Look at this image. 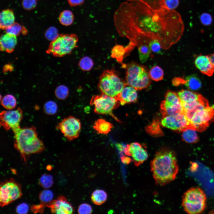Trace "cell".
Instances as JSON below:
<instances>
[{
    "instance_id": "cell-1",
    "label": "cell",
    "mask_w": 214,
    "mask_h": 214,
    "mask_svg": "<svg viewBox=\"0 0 214 214\" xmlns=\"http://www.w3.org/2000/svg\"><path fill=\"white\" fill-rule=\"evenodd\" d=\"M113 17L118 34L128 38L132 48L156 40L162 49H168L180 40L184 29L176 10L167 8L154 11L137 1L122 3Z\"/></svg>"
},
{
    "instance_id": "cell-2",
    "label": "cell",
    "mask_w": 214,
    "mask_h": 214,
    "mask_svg": "<svg viewBox=\"0 0 214 214\" xmlns=\"http://www.w3.org/2000/svg\"><path fill=\"white\" fill-rule=\"evenodd\" d=\"M150 165L155 183L160 185H165L174 180L179 171L176 154L167 148L158 152Z\"/></svg>"
},
{
    "instance_id": "cell-3",
    "label": "cell",
    "mask_w": 214,
    "mask_h": 214,
    "mask_svg": "<svg viewBox=\"0 0 214 214\" xmlns=\"http://www.w3.org/2000/svg\"><path fill=\"white\" fill-rule=\"evenodd\" d=\"M13 132L14 147L24 160L26 156L41 152L44 150V145L38 137L34 127H20Z\"/></svg>"
},
{
    "instance_id": "cell-4",
    "label": "cell",
    "mask_w": 214,
    "mask_h": 214,
    "mask_svg": "<svg viewBox=\"0 0 214 214\" xmlns=\"http://www.w3.org/2000/svg\"><path fill=\"white\" fill-rule=\"evenodd\" d=\"M206 195L201 188L192 187L184 193L182 205L185 211L188 214L200 213L206 208Z\"/></svg>"
},
{
    "instance_id": "cell-5",
    "label": "cell",
    "mask_w": 214,
    "mask_h": 214,
    "mask_svg": "<svg viewBox=\"0 0 214 214\" xmlns=\"http://www.w3.org/2000/svg\"><path fill=\"white\" fill-rule=\"evenodd\" d=\"M125 81L127 86H132L136 90L147 88L151 81L149 73L144 67L135 62L126 66Z\"/></svg>"
},
{
    "instance_id": "cell-6",
    "label": "cell",
    "mask_w": 214,
    "mask_h": 214,
    "mask_svg": "<svg viewBox=\"0 0 214 214\" xmlns=\"http://www.w3.org/2000/svg\"><path fill=\"white\" fill-rule=\"evenodd\" d=\"M127 86L114 70H107L100 75L98 88L101 93L115 97Z\"/></svg>"
},
{
    "instance_id": "cell-7",
    "label": "cell",
    "mask_w": 214,
    "mask_h": 214,
    "mask_svg": "<svg viewBox=\"0 0 214 214\" xmlns=\"http://www.w3.org/2000/svg\"><path fill=\"white\" fill-rule=\"evenodd\" d=\"M184 114L191 128L197 131H204L214 121V109L209 106L202 107Z\"/></svg>"
},
{
    "instance_id": "cell-8",
    "label": "cell",
    "mask_w": 214,
    "mask_h": 214,
    "mask_svg": "<svg viewBox=\"0 0 214 214\" xmlns=\"http://www.w3.org/2000/svg\"><path fill=\"white\" fill-rule=\"evenodd\" d=\"M78 40L77 36L74 34L59 35L51 42L47 52L57 57L69 54L77 47Z\"/></svg>"
},
{
    "instance_id": "cell-9",
    "label": "cell",
    "mask_w": 214,
    "mask_h": 214,
    "mask_svg": "<svg viewBox=\"0 0 214 214\" xmlns=\"http://www.w3.org/2000/svg\"><path fill=\"white\" fill-rule=\"evenodd\" d=\"M90 104L94 106V111L96 113L110 115L119 121L112 113L113 111L118 107L120 104L116 97L101 93L100 95L92 96L90 100Z\"/></svg>"
},
{
    "instance_id": "cell-10",
    "label": "cell",
    "mask_w": 214,
    "mask_h": 214,
    "mask_svg": "<svg viewBox=\"0 0 214 214\" xmlns=\"http://www.w3.org/2000/svg\"><path fill=\"white\" fill-rule=\"evenodd\" d=\"M20 185L13 179L3 182L0 188V204L3 207L21 197Z\"/></svg>"
},
{
    "instance_id": "cell-11",
    "label": "cell",
    "mask_w": 214,
    "mask_h": 214,
    "mask_svg": "<svg viewBox=\"0 0 214 214\" xmlns=\"http://www.w3.org/2000/svg\"><path fill=\"white\" fill-rule=\"evenodd\" d=\"M57 128L68 141H71L79 137L81 124L79 119L70 116L64 119L58 124Z\"/></svg>"
},
{
    "instance_id": "cell-12",
    "label": "cell",
    "mask_w": 214,
    "mask_h": 214,
    "mask_svg": "<svg viewBox=\"0 0 214 214\" xmlns=\"http://www.w3.org/2000/svg\"><path fill=\"white\" fill-rule=\"evenodd\" d=\"M23 116L21 109L4 110L0 114V124L6 130L10 129L13 131L20 127V124Z\"/></svg>"
},
{
    "instance_id": "cell-13",
    "label": "cell",
    "mask_w": 214,
    "mask_h": 214,
    "mask_svg": "<svg viewBox=\"0 0 214 214\" xmlns=\"http://www.w3.org/2000/svg\"><path fill=\"white\" fill-rule=\"evenodd\" d=\"M162 125L178 132H182L188 128H191L190 122L184 113L163 117Z\"/></svg>"
},
{
    "instance_id": "cell-14",
    "label": "cell",
    "mask_w": 214,
    "mask_h": 214,
    "mask_svg": "<svg viewBox=\"0 0 214 214\" xmlns=\"http://www.w3.org/2000/svg\"><path fill=\"white\" fill-rule=\"evenodd\" d=\"M125 154L132 157L134 164L138 166L147 159L148 155L147 151L139 143L133 142L127 145L124 149Z\"/></svg>"
},
{
    "instance_id": "cell-15",
    "label": "cell",
    "mask_w": 214,
    "mask_h": 214,
    "mask_svg": "<svg viewBox=\"0 0 214 214\" xmlns=\"http://www.w3.org/2000/svg\"><path fill=\"white\" fill-rule=\"evenodd\" d=\"M177 94L184 111L192 109L205 98L199 94L190 90H182Z\"/></svg>"
},
{
    "instance_id": "cell-16",
    "label": "cell",
    "mask_w": 214,
    "mask_h": 214,
    "mask_svg": "<svg viewBox=\"0 0 214 214\" xmlns=\"http://www.w3.org/2000/svg\"><path fill=\"white\" fill-rule=\"evenodd\" d=\"M53 213L71 214L73 213L75 208L67 198L62 196H59L46 204Z\"/></svg>"
},
{
    "instance_id": "cell-17",
    "label": "cell",
    "mask_w": 214,
    "mask_h": 214,
    "mask_svg": "<svg viewBox=\"0 0 214 214\" xmlns=\"http://www.w3.org/2000/svg\"><path fill=\"white\" fill-rule=\"evenodd\" d=\"M194 62L196 67L202 74L208 76H211L213 74L214 67L210 56L198 55L195 58Z\"/></svg>"
},
{
    "instance_id": "cell-18",
    "label": "cell",
    "mask_w": 214,
    "mask_h": 214,
    "mask_svg": "<svg viewBox=\"0 0 214 214\" xmlns=\"http://www.w3.org/2000/svg\"><path fill=\"white\" fill-rule=\"evenodd\" d=\"M127 86L115 97L122 105L135 102L137 100L136 90L132 86Z\"/></svg>"
},
{
    "instance_id": "cell-19",
    "label": "cell",
    "mask_w": 214,
    "mask_h": 214,
    "mask_svg": "<svg viewBox=\"0 0 214 214\" xmlns=\"http://www.w3.org/2000/svg\"><path fill=\"white\" fill-rule=\"evenodd\" d=\"M160 111L163 117L184 113L181 103L174 104L166 100L163 101L161 103Z\"/></svg>"
},
{
    "instance_id": "cell-20",
    "label": "cell",
    "mask_w": 214,
    "mask_h": 214,
    "mask_svg": "<svg viewBox=\"0 0 214 214\" xmlns=\"http://www.w3.org/2000/svg\"><path fill=\"white\" fill-rule=\"evenodd\" d=\"M17 43L16 36L6 33L3 35L0 40V49L2 51L12 52L14 50Z\"/></svg>"
},
{
    "instance_id": "cell-21",
    "label": "cell",
    "mask_w": 214,
    "mask_h": 214,
    "mask_svg": "<svg viewBox=\"0 0 214 214\" xmlns=\"http://www.w3.org/2000/svg\"><path fill=\"white\" fill-rule=\"evenodd\" d=\"M15 18L12 10L7 9L3 10L0 15V27L3 30L6 29L15 23Z\"/></svg>"
},
{
    "instance_id": "cell-22",
    "label": "cell",
    "mask_w": 214,
    "mask_h": 214,
    "mask_svg": "<svg viewBox=\"0 0 214 214\" xmlns=\"http://www.w3.org/2000/svg\"><path fill=\"white\" fill-rule=\"evenodd\" d=\"M113 125L111 123L103 119H99L96 121L93 128L97 133L101 134H107L111 130Z\"/></svg>"
},
{
    "instance_id": "cell-23",
    "label": "cell",
    "mask_w": 214,
    "mask_h": 214,
    "mask_svg": "<svg viewBox=\"0 0 214 214\" xmlns=\"http://www.w3.org/2000/svg\"><path fill=\"white\" fill-rule=\"evenodd\" d=\"M129 2L139 1L154 11L160 10L168 8L165 0H126Z\"/></svg>"
},
{
    "instance_id": "cell-24",
    "label": "cell",
    "mask_w": 214,
    "mask_h": 214,
    "mask_svg": "<svg viewBox=\"0 0 214 214\" xmlns=\"http://www.w3.org/2000/svg\"><path fill=\"white\" fill-rule=\"evenodd\" d=\"M183 84L188 89L192 91L198 90L202 85L199 78L194 75L186 77L183 80Z\"/></svg>"
},
{
    "instance_id": "cell-25",
    "label": "cell",
    "mask_w": 214,
    "mask_h": 214,
    "mask_svg": "<svg viewBox=\"0 0 214 214\" xmlns=\"http://www.w3.org/2000/svg\"><path fill=\"white\" fill-rule=\"evenodd\" d=\"M196 130L191 128H188L183 131L181 135L183 140L188 143H195L199 140Z\"/></svg>"
},
{
    "instance_id": "cell-26",
    "label": "cell",
    "mask_w": 214,
    "mask_h": 214,
    "mask_svg": "<svg viewBox=\"0 0 214 214\" xmlns=\"http://www.w3.org/2000/svg\"><path fill=\"white\" fill-rule=\"evenodd\" d=\"M107 198L106 193L101 189L95 191L92 193L91 196V199L92 202L97 205H100L105 203Z\"/></svg>"
},
{
    "instance_id": "cell-27",
    "label": "cell",
    "mask_w": 214,
    "mask_h": 214,
    "mask_svg": "<svg viewBox=\"0 0 214 214\" xmlns=\"http://www.w3.org/2000/svg\"><path fill=\"white\" fill-rule=\"evenodd\" d=\"M145 130L148 133L154 136H160L163 134L160 127L159 122L157 119H154L146 128Z\"/></svg>"
},
{
    "instance_id": "cell-28",
    "label": "cell",
    "mask_w": 214,
    "mask_h": 214,
    "mask_svg": "<svg viewBox=\"0 0 214 214\" xmlns=\"http://www.w3.org/2000/svg\"><path fill=\"white\" fill-rule=\"evenodd\" d=\"M1 104L7 110H12L16 106V100L13 95L8 94L3 97L1 100Z\"/></svg>"
},
{
    "instance_id": "cell-29",
    "label": "cell",
    "mask_w": 214,
    "mask_h": 214,
    "mask_svg": "<svg viewBox=\"0 0 214 214\" xmlns=\"http://www.w3.org/2000/svg\"><path fill=\"white\" fill-rule=\"evenodd\" d=\"M59 20L60 23L65 26H68L73 23L74 20V16L72 12L70 10H65L60 13Z\"/></svg>"
},
{
    "instance_id": "cell-30",
    "label": "cell",
    "mask_w": 214,
    "mask_h": 214,
    "mask_svg": "<svg viewBox=\"0 0 214 214\" xmlns=\"http://www.w3.org/2000/svg\"><path fill=\"white\" fill-rule=\"evenodd\" d=\"M148 73L150 78L153 81H158L163 79L164 74L163 71L158 66H155L152 67Z\"/></svg>"
},
{
    "instance_id": "cell-31",
    "label": "cell",
    "mask_w": 214,
    "mask_h": 214,
    "mask_svg": "<svg viewBox=\"0 0 214 214\" xmlns=\"http://www.w3.org/2000/svg\"><path fill=\"white\" fill-rule=\"evenodd\" d=\"M137 47L140 60L142 63H144L147 60L151 52L149 45L143 44Z\"/></svg>"
},
{
    "instance_id": "cell-32",
    "label": "cell",
    "mask_w": 214,
    "mask_h": 214,
    "mask_svg": "<svg viewBox=\"0 0 214 214\" xmlns=\"http://www.w3.org/2000/svg\"><path fill=\"white\" fill-rule=\"evenodd\" d=\"M69 93L68 88L65 86L60 85L58 86L56 89L55 95L58 99L63 100L66 98Z\"/></svg>"
},
{
    "instance_id": "cell-33",
    "label": "cell",
    "mask_w": 214,
    "mask_h": 214,
    "mask_svg": "<svg viewBox=\"0 0 214 214\" xmlns=\"http://www.w3.org/2000/svg\"><path fill=\"white\" fill-rule=\"evenodd\" d=\"M58 106L56 103L53 101L46 102L43 106V110L45 113L49 115L55 114L57 111Z\"/></svg>"
},
{
    "instance_id": "cell-34",
    "label": "cell",
    "mask_w": 214,
    "mask_h": 214,
    "mask_svg": "<svg viewBox=\"0 0 214 214\" xmlns=\"http://www.w3.org/2000/svg\"><path fill=\"white\" fill-rule=\"evenodd\" d=\"M93 65L92 60L89 57L82 58L79 61L78 65L81 69L84 71H89L92 68Z\"/></svg>"
},
{
    "instance_id": "cell-35",
    "label": "cell",
    "mask_w": 214,
    "mask_h": 214,
    "mask_svg": "<svg viewBox=\"0 0 214 214\" xmlns=\"http://www.w3.org/2000/svg\"><path fill=\"white\" fill-rule=\"evenodd\" d=\"M39 183L43 188H48L50 187L53 183V178L52 176L48 174H43L40 177Z\"/></svg>"
},
{
    "instance_id": "cell-36",
    "label": "cell",
    "mask_w": 214,
    "mask_h": 214,
    "mask_svg": "<svg viewBox=\"0 0 214 214\" xmlns=\"http://www.w3.org/2000/svg\"><path fill=\"white\" fill-rule=\"evenodd\" d=\"M53 195V193L51 191L45 190L40 193L39 198L41 202L47 204L52 200Z\"/></svg>"
},
{
    "instance_id": "cell-37",
    "label": "cell",
    "mask_w": 214,
    "mask_h": 214,
    "mask_svg": "<svg viewBox=\"0 0 214 214\" xmlns=\"http://www.w3.org/2000/svg\"><path fill=\"white\" fill-rule=\"evenodd\" d=\"M165 100L174 104L181 103L177 94L170 90L168 91L166 93Z\"/></svg>"
},
{
    "instance_id": "cell-38",
    "label": "cell",
    "mask_w": 214,
    "mask_h": 214,
    "mask_svg": "<svg viewBox=\"0 0 214 214\" xmlns=\"http://www.w3.org/2000/svg\"><path fill=\"white\" fill-rule=\"evenodd\" d=\"M59 35L57 29L54 27H51L48 28L45 34L46 38L51 42L55 40Z\"/></svg>"
},
{
    "instance_id": "cell-39",
    "label": "cell",
    "mask_w": 214,
    "mask_h": 214,
    "mask_svg": "<svg viewBox=\"0 0 214 214\" xmlns=\"http://www.w3.org/2000/svg\"><path fill=\"white\" fill-rule=\"evenodd\" d=\"M21 30V26L19 24L15 23L8 27L5 29L6 33L13 34L16 36L20 34Z\"/></svg>"
},
{
    "instance_id": "cell-40",
    "label": "cell",
    "mask_w": 214,
    "mask_h": 214,
    "mask_svg": "<svg viewBox=\"0 0 214 214\" xmlns=\"http://www.w3.org/2000/svg\"><path fill=\"white\" fill-rule=\"evenodd\" d=\"M92 212V206L89 204L84 203L81 204L78 207V212L79 214H90Z\"/></svg>"
},
{
    "instance_id": "cell-41",
    "label": "cell",
    "mask_w": 214,
    "mask_h": 214,
    "mask_svg": "<svg viewBox=\"0 0 214 214\" xmlns=\"http://www.w3.org/2000/svg\"><path fill=\"white\" fill-rule=\"evenodd\" d=\"M149 46L151 51L157 54L161 53L162 48L160 43L158 41L156 40L150 41L149 43Z\"/></svg>"
},
{
    "instance_id": "cell-42",
    "label": "cell",
    "mask_w": 214,
    "mask_h": 214,
    "mask_svg": "<svg viewBox=\"0 0 214 214\" xmlns=\"http://www.w3.org/2000/svg\"><path fill=\"white\" fill-rule=\"evenodd\" d=\"M200 21L202 24L208 26L211 24L212 22V18L211 15L207 13H204L200 17Z\"/></svg>"
},
{
    "instance_id": "cell-43",
    "label": "cell",
    "mask_w": 214,
    "mask_h": 214,
    "mask_svg": "<svg viewBox=\"0 0 214 214\" xmlns=\"http://www.w3.org/2000/svg\"><path fill=\"white\" fill-rule=\"evenodd\" d=\"M22 4L23 8L27 10L34 8L36 6V0H23Z\"/></svg>"
},
{
    "instance_id": "cell-44",
    "label": "cell",
    "mask_w": 214,
    "mask_h": 214,
    "mask_svg": "<svg viewBox=\"0 0 214 214\" xmlns=\"http://www.w3.org/2000/svg\"><path fill=\"white\" fill-rule=\"evenodd\" d=\"M29 209V206L25 203H22L18 205L16 207V213L18 214H26Z\"/></svg>"
},
{
    "instance_id": "cell-45",
    "label": "cell",
    "mask_w": 214,
    "mask_h": 214,
    "mask_svg": "<svg viewBox=\"0 0 214 214\" xmlns=\"http://www.w3.org/2000/svg\"><path fill=\"white\" fill-rule=\"evenodd\" d=\"M166 6L170 10H174L178 6L179 0H165Z\"/></svg>"
},
{
    "instance_id": "cell-46",
    "label": "cell",
    "mask_w": 214,
    "mask_h": 214,
    "mask_svg": "<svg viewBox=\"0 0 214 214\" xmlns=\"http://www.w3.org/2000/svg\"><path fill=\"white\" fill-rule=\"evenodd\" d=\"M84 0H67L68 3L71 7H75L83 4Z\"/></svg>"
},
{
    "instance_id": "cell-47",
    "label": "cell",
    "mask_w": 214,
    "mask_h": 214,
    "mask_svg": "<svg viewBox=\"0 0 214 214\" xmlns=\"http://www.w3.org/2000/svg\"><path fill=\"white\" fill-rule=\"evenodd\" d=\"M13 67L11 64H7L3 67V71L4 73L11 71L13 69Z\"/></svg>"
},
{
    "instance_id": "cell-48",
    "label": "cell",
    "mask_w": 214,
    "mask_h": 214,
    "mask_svg": "<svg viewBox=\"0 0 214 214\" xmlns=\"http://www.w3.org/2000/svg\"><path fill=\"white\" fill-rule=\"evenodd\" d=\"M129 158L126 157H121V160L122 162L124 163H129Z\"/></svg>"
},
{
    "instance_id": "cell-49",
    "label": "cell",
    "mask_w": 214,
    "mask_h": 214,
    "mask_svg": "<svg viewBox=\"0 0 214 214\" xmlns=\"http://www.w3.org/2000/svg\"><path fill=\"white\" fill-rule=\"evenodd\" d=\"M212 63L214 67V53L210 56Z\"/></svg>"
}]
</instances>
